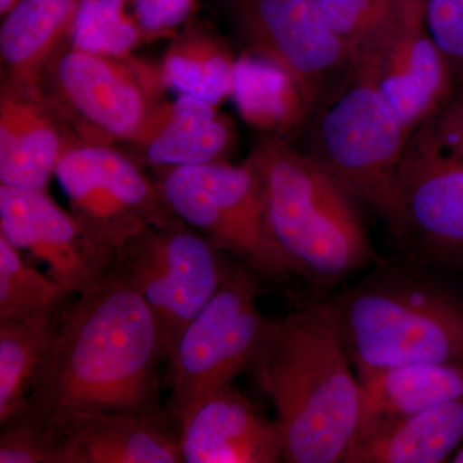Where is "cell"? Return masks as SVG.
Masks as SVG:
<instances>
[{
	"instance_id": "cell-1",
	"label": "cell",
	"mask_w": 463,
	"mask_h": 463,
	"mask_svg": "<svg viewBox=\"0 0 463 463\" xmlns=\"http://www.w3.org/2000/svg\"><path fill=\"white\" fill-rule=\"evenodd\" d=\"M167 359L156 316L111 269L70 304L41 377L0 428L44 430L97 412L167 416L160 392Z\"/></svg>"
},
{
	"instance_id": "cell-2",
	"label": "cell",
	"mask_w": 463,
	"mask_h": 463,
	"mask_svg": "<svg viewBox=\"0 0 463 463\" xmlns=\"http://www.w3.org/2000/svg\"><path fill=\"white\" fill-rule=\"evenodd\" d=\"M249 371L276 410L283 462L345 461L361 423V383L322 298L270 321Z\"/></svg>"
},
{
	"instance_id": "cell-3",
	"label": "cell",
	"mask_w": 463,
	"mask_h": 463,
	"mask_svg": "<svg viewBox=\"0 0 463 463\" xmlns=\"http://www.w3.org/2000/svg\"><path fill=\"white\" fill-rule=\"evenodd\" d=\"M453 270L395 251L322 298L358 379L412 364H463V289Z\"/></svg>"
},
{
	"instance_id": "cell-4",
	"label": "cell",
	"mask_w": 463,
	"mask_h": 463,
	"mask_svg": "<svg viewBox=\"0 0 463 463\" xmlns=\"http://www.w3.org/2000/svg\"><path fill=\"white\" fill-rule=\"evenodd\" d=\"M270 239L294 276L327 297L381 258L361 205L327 170L283 137L263 139L249 157Z\"/></svg>"
},
{
	"instance_id": "cell-5",
	"label": "cell",
	"mask_w": 463,
	"mask_h": 463,
	"mask_svg": "<svg viewBox=\"0 0 463 463\" xmlns=\"http://www.w3.org/2000/svg\"><path fill=\"white\" fill-rule=\"evenodd\" d=\"M310 116L301 151L385 224L395 249L403 248L408 228L397 176L411 134L398 116L376 88L353 74Z\"/></svg>"
},
{
	"instance_id": "cell-6",
	"label": "cell",
	"mask_w": 463,
	"mask_h": 463,
	"mask_svg": "<svg viewBox=\"0 0 463 463\" xmlns=\"http://www.w3.org/2000/svg\"><path fill=\"white\" fill-rule=\"evenodd\" d=\"M258 274L234 261L209 303L182 332L169 356L167 417L176 430L207 395L232 385L254 361L270 321L258 307Z\"/></svg>"
},
{
	"instance_id": "cell-7",
	"label": "cell",
	"mask_w": 463,
	"mask_h": 463,
	"mask_svg": "<svg viewBox=\"0 0 463 463\" xmlns=\"http://www.w3.org/2000/svg\"><path fill=\"white\" fill-rule=\"evenodd\" d=\"M154 182L174 215L260 279L282 282L294 276L270 239L260 185L249 158L239 166L218 161L163 167Z\"/></svg>"
},
{
	"instance_id": "cell-8",
	"label": "cell",
	"mask_w": 463,
	"mask_h": 463,
	"mask_svg": "<svg viewBox=\"0 0 463 463\" xmlns=\"http://www.w3.org/2000/svg\"><path fill=\"white\" fill-rule=\"evenodd\" d=\"M233 264L227 252L178 218L164 227L146 228L128 241L116 251L112 270L151 307L170 356L182 332L214 297Z\"/></svg>"
},
{
	"instance_id": "cell-9",
	"label": "cell",
	"mask_w": 463,
	"mask_h": 463,
	"mask_svg": "<svg viewBox=\"0 0 463 463\" xmlns=\"http://www.w3.org/2000/svg\"><path fill=\"white\" fill-rule=\"evenodd\" d=\"M250 53L297 80L313 112L352 74V53L316 0H221Z\"/></svg>"
},
{
	"instance_id": "cell-10",
	"label": "cell",
	"mask_w": 463,
	"mask_h": 463,
	"mask_svg": "<svg viewBox=\"0 0 463 463\" xmlns=\"http://www.w3.org/2000/svg\"><path fill=\"white\" fill-rule=\"evenodd\" d=\"M54 175L71 214L112 258L146 228L178 219L138 161L109 146L74 143L63 152Z\"/></svg>"
},
{
	"instance_id": "cell-11",
	"label": "cell",
	"mask_w": 463,
	"mask_h": 463,
	"mask_svg": "<svg viewBox=\"0 0 463 463\" xmlns=\"http://www.w3.org/2000/svg\"><path fill=\"white\" fill-rule=\"evenodd\" d=\"M397 182L408 228L397 251L463 269V163L444 147L434 116L411 133Z\"/></svg>"
},
{
	"instance_id": "cell-12",
	"label": "cell",
	"mask_w": 463,
	"mask_h": 463,
	"mask_svg": "<svg viewBox=\"0 0 463 463\" xmlns=\"http://www.w3.org/2000/svg\"><path fill=\"white\" fill-rule=\"evenodd\" d=\"M425 8V3L411 0L401 17L355 54L352 65V74L376 88L410 134L456 91L426 27Z\"/></svg>"
},
{
	"instance_id": "cell-13",
	"label": "cell",
	"mask_w": 463,
	"mask_h": 463,
	"mask_svg": "<svg viewBox=\"0 0 463 463\" xmlns=\"http://www.w3.org/2000/svg\"><path fill=\"white\" fill-rule=\"evenodd\" d=\"M0 234L44 263L69 294L99 285L114 264V258L45 190L0 184Z\"/></svg>"
},
{
	"instance_id": "cell-14",
	"label": "cell",
	"mask_w": 463,
	"mask_h": 463,
	"mask_svg": "<svg viewBox=\"0 0 463 463\" xmlns=\"http://www.w3.org/2000/svg\"><path fill=\"white\" fill-rule=\"evenodd\" d=\"M54 83L70 109L103 136L136 141L155 103V80L125 58L63 48L54 58Z\"/></svg>"
},
{
	"instance_id": "cell-15",
	"label": "cell",
	"mask_w": 463,
	"mask_h": 463,
	"mask_svg": "<svg viewBox=\"0 0 463 463\" xmlns=\"http://www.w3.org/2000/svg\"><path fill=\"white\" fill-rule=\"evenodd\" d=\"M38 432L48 463H183L167 416L88 413Z\"/></svg>"
},
{
	"instance_id": "cell-16",
	"label": "cell",
	"mask_w": 463,
	"mask_h": 463,
	"mask_svg": "<svg viewBox=\"0 0 463 463\" xmlns=\"http://www.w3.org/2000/svg\"><path fill=\"white\" fill-rule=\"evenodd\" d=\"M185 463L283 461L281 434L257 404L232 385L200 402L179 430Z\"/></svg>"
},
{
	"instance_id": "cell-17",
	"label": "cell",
	"mask_w": 463,
	"mask_h": 463,
	"mask_svg": "<svg viewBox=\"0 0 463 463\" xmlns=\"http://www.w3.org/2000/svg\"><path fill=\"white\" fill-rule=\"evenodd\" d=\"M56 118L35 94L3 84L0 184L45 190L70 146Z\"/></svg>"
},
{
	"instance_id": "cell-18",
	"label": "cell",
	"mask_w": 463,
	"mask_h": 463,
	"mask_svg": "<svg viewBox=\"0 0 463 463\" xmlns=\"http://www.w3.org/2000/svg\"><path fill=\"white\" fill-rule=\"evenodd\" d=\"M148 165L196 166L224 161L232 145L228 121L215 105L182 94L169 105H158L136 141Z\"/></svg>"
},
{
	"instance_id": "cell-19",
	"label": "cell",
	"mask_w": 463,
	"mask_h": 463,
	"mask_svg": "<svg viewBox=\"0 0 463 463\" xmlns=\"http://www.w3.org/2000/svg\"><path fill=\"white\" fill-rule=\"evenodd\" d=\"M81 0H20L2 18L0 56L7 84L38 96L39 83L70 42Z\"/></svg>"
},
{
	"instance_id": "cell-20",
	"label": "cell",
	"mask_w": 463,
	"mask_h": 463,
	"mask_svg": "<svg viewBox=\"0 0 463 463\" xmlns=\"http://www.w3.org/2000/svg\"><path fill=\"white\" fill-rule=\"evenodd\" d=\"M463 443V398L358 432L344 463H443Z\"/></svg>"
},
{
	"instance_id": "cell-21",
	"label": "cell",
	"mask_w": 463,
	"mask_h": 463,
	"mask_svg": "<svg viewBox=\"0 0 463 463\" xmlns=\"http://www.w3.org/2000/svg\"><path fill=\"white\" fill-rule=\"evenodd\" d=\"M359 383L361 432L463 398V364L402 365L367 374Z\"/></svg>"
},
{
	"instance_id": "cell-22",
	"label": "cell",
	"mask_w": 463,
	"mask_h": 463,
	"mask_svg": "<svg viewBox=\"0 0 463 463\" xmlns=\"http://www.w3.org/2000/svg\"><path fill=\"white\" fill-rule=\"evenodd\" d=\"M231 97L243 120L269 136L285 138L312 115L297 80L282 67L250 52L236 60Z\"/></svg>"
},
{
	"instance_id": "cell-23",
	"label": "cell",
	"mask_w": 463,
	"mask_h": 463,
	"mask_svg": "<svg viewBox=\"0 0 463 463\" xmlns=\"http://www.w3.org/2000/svg\"><path fill=\"white\" fill-rule=\"evenodd\" d=\"M69 307L0 322V425L23 408L41 377Z\"/></svg>"
},
{
	"instance_id": "cell-24",
	"label": "cell",
	"mask_w": 463,
	"mask_h": 463,
	"mask_svg": "<svg viewBox=\"0 0 463 463\" xmlns=\"http://www.w3.org/2000/svg\"><path fill=\"white\" fill-rule=\"evenodd\" d=\"M236 60L219 36L190 21L166 52L158 78L161 85L216 106L231 97Z\"/></svg>"
},
{
	"instance_id": "cell-25",
	"label": "cell",
	"mask_w": 463,
	"mask_h": 463,
	"mask_svg": "<svg viewBox=\"0 0 463 463\" xmlns=\"http://www.w3.org/2000/svg\"><path fill=\"white\" fill-rule=\"evenodd\" d=\"M20 251L0 234V322L56 312L69 306L72 295L25 263Z\"/></svg>"
},
{
	"instance_id": "cell-26",
	"label": "cell",
	"mask_w": 463,
	"mask_h": 463,
	"mask_svg": "<svg viewBox=\"0 0 463 463\" xmlns=\"http://www.w3.org/2000/svg\"><path fill=\"white\" fill-rule=\"evenodd\" d=\"M132 0H81L70 47L97 56L125 58L147 41Z\"/></svg>"
},
{
	"instance_id": "cell-27",
	"label": "cell",
	"mask_w": 463,
	"mask_h": 463,
	"mask_svg": "<svg viewBox=\"0 0 463 463\" xmlns=\"http://www.w3.org/2000/svg\"><path fill=\"white\" fill-rule=\"evenodd\" d=\"M352 60L367 43L402 16L411 0H316ZM353 65V63H352Z\"/></svg>"
},
{
	"instance_id": "cell-28",
	"label": "cell",
	"mask_w": 463,
	"mask_h": 463,
	"mask_svg": "<svg viewBox=\"0 0 463 463\" xmlns=\"http://www.w3.org/2000/svg\"><path fill=\"white\" fill-rule=\"evenodd\" d=\"M425 23L457 90L463 84V0H428Z\"/></svg>"
},
{
	"instance_id": "cell-29",
	"label": "cell",
	"mask_w": 463,
	"mask_h": 463,
	"mask_svg": "<svg viewBox=\"0 0 463 463\" xmlns=\"http://www.w3.org/2000/svg\"><path fill=\"white\" fill-rule=\"evenodd\" d=\"M200 0H132L146 39L160 38L190 23Z\"/></svg>"
},
{
	"instance_id": "cell-30",
	"label": "cell",
	"mask_w": 463,
	"mask_h": 463,
	"mask_svg": "<svg viewBox=\"0 0 463 463\" xmlns=\"http://www.w3.org/2000/svg\"><path fill=\"white\" fill-rule=\"evenodd\" d=\"M435 129L448 152L463 163V84L434 115Z\"/></svg>"
},
{
	"instance_id": "cell-31",
	"label": "cell",
	"mask_w": 463,
	"mask_h": 463,
	"mask_svg": "<svg viewBox=\"0 0 463 463\" xmlns=\"http://www.w3.org/2000/svg\"><path fill=\"white\" fill-rule=\"evenodd\" d=\"M20 0H0V17H5Z\"/></svg>"
},
{
	"instance_id": "cell-32",
	"label": "cell",
	"mask_w": 463,
	"mask_h": 463,
	"mask_svg": "<svg viewBox=\"0 0 463 463\" xmlns=\"http://www.w3.org/2000/svg\"><path fill=\"white\" fill-rule=\"evenodd\" d=\"M450 462L463 463V443L459 446L458 449L456 450L455 455L450 458Z\"/></svg>"
},
{
	"instance_id": "cell-33",
	"label": "cell",
	"mask_w": 463,
	"mask_h": 463,
	"mask_svg": "<svg viewBox=\"0 0 463 463\" xmlns=\"http://www.w3.org/2000/svg\"><path fill=\"white\" fill-rule=\"evenodd\" d=\"M420 2L425 3L426 5V3H428V0H420Z\"/></svg>"
}]
</instances>
